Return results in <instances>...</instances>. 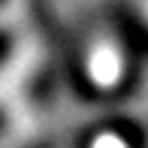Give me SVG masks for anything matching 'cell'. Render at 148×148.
Segmentation results:
<instances>
[{
  "label": "cell",
  "instance_id": "6da1fadb",
  "mask_svg": "<svg viewBox=\"0 0 148 148\" xmlns=\"http://www.w3.org/2000/svg\"><path fill=\"white\" fill-rule=\"evenodd\" d=\"M88 76L97 88H115L124 76V55L112 39H100L88 51Z\"/></svg>",
  "mask_w": 148,
  "mask_h": 148
},
{
  "label": "cell",
  "instance_id": "7a4b0ae2",
  "mask_svg": "<svg viewBox=\"0 0 148 148\" xmlns=\"http://www.w3.org/2000/svg\"><path fill=\"white\" fill-rule=\"evenodd\" d=\"M27 21V15L15 12L9 3H0V30H12V27H21Z\"/></svg>",
  "mask_w": 148,
  "mask_h": 148
},
{
  "label": "cell",
  "instance_id": "3957f363",
  "mask_svg": "<svg viewBox=\"0 0 148 148\" xmlns=\"http://www.w3.org/2000/svg\"><path fill=\"white\" fill-rule=\"evenodd\" d=\"M91 148H130V145H127L118 133H100V136L91 142Z\"/></svg>",
  "mask_w": 148,
  "mask_h": 148
},
{
  "label": "cell",
  "instance_id": "277c9868",
  "mask_svg": "<svg viewBox=\"0 0 148 148\" xmlns=\"http://www.w3.org/2000/svg\"><path fill=\"white\" fill-rule=\"evenodd\" d=\"M6 3L12 6L15 12H21V15H27V0H6Z\"/></svg>",
  "mask_w": 148,
  "mask_h": 148
},
{
  "label": "cell",
  "instance_id": "5b68a950",
  "mask_svg": "<svg viewBox=\"0 0 148 148\" xmlns=\"http://www.w3.org/2000/svg\"><path fill=\"white\" fill-rule=\"evenodd\" d=\"M142 18L148 21V0H142Z\"/></svg>",
  "mask_w": 148,
  "mask_h": 148
}]
</instances>
